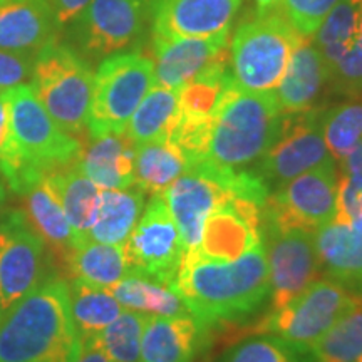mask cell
I'll use <instances>...</instances> for the list:
<instances>
[{"instance_id": "obj_7", "label": "cell", "mask_w": 362, "mask_h": 362, "mask_svg": "<svg viewBox=\"0 0 362 362\" xmlns=\"http://www.w3.org/2000/svg\"><path fill=\"white\" fill-rule=\"evenodd\" d=\"M361 305L359 293L332 279H317L282 309L270 310L255 325V332L282 339L305 354L327 330Z\"/></svg>"}, {"instance_id": "obj_21", "label": "cell", "mask_w": 362, "mask_h": 362, "mask_svg": "<svg viewBox=\"0 0 362 362\" xmlns=\"http://www.w3.org/2000/svg\"><path fill=\"white\" fill-rule=\"evenodd\" d=\"M327 84V66L312 39L304 37L293 49L284 78L274 90L280 111L293 115L312 110Z\"/></svg>"}, {"instance_id": "obj_44", "label": "cell", "mask_w": 362, "mask_h": 362, "mask_svg": "<svg viewBox=\"0 0 362 362\" xmlns=\"http://www.w3.org/2000/svg\"><path fill=\"white\" fill-rule=\"evenodd\" d=\"M7 139H8L7 93H0V161H2L4 153H6Z\"/></svg>"}, {"instance_id": "obj_11", "label": "cell", "mask_w": 362, "mask_h": 362, "mask_svg": "<svg viewBox=\"0 0 362 362\" xmlns=\"http://www.w3.org/2000/svg\"><path fill=\"white\" fill-rule=\"evenodd\" d=\"M322 111L319 107L284 115L282 128L269 151L260 158L257 173L272 192L285 181L334 163L322 134Z\"/></svg>"}, {"instance_id": "obj_45", "label": "cell", "mask_w": 362, "mask_h": 362, "mask_svg": "<svg viewBox=\"0 0 362 362\" xmlns=\"http://www.w3.org/2000/svg\"><path fill=\"white\" fill-rule=\"evenodd\" d=\"M252 4L255 7V13H269L280 11L282 0H252Z\"/></svg>"}, {"instance_id": "obj_20", "label": "cell", "mask_w": 362, "mask_h": 362, "mask_svg": "<svg viewBox=\"0 0 362 362\" xmlns=\"http://www.w3.org/2000/svg\"><path fill=\"white\" fill-rule=\"evenodd\" d=\"M206 325L192 314L149 315L143 330L139 362H193L203 349Z\"/></svg>"}, {"instance_id": "obj_33", "label": "cell", "mask_w": 362, "mask_h": 362, "mask_svg": "<svg viewBox=\"0 0 362 362\" xmlns=\"http://www.w3.org/2000/svg\"><path fill=\"white\" fill-rule=\"evenodd\" d=\"M146 314L124 309L116 320L93 339L111 362L141 361V339L148 320Z\"/></svg>"}, {"instance_id": "obj_48", "label": "cell", "mask_w": 362, "mask_h": 362, "mask_svg": "<svg viewBox=\"0 0 362 362\" xmlns=\"http://www.w3.org/2000/svg\"><path fill=\"white\" fill-rule=\"evenodd\" d=\"M357 362H362V357H361V359H359V361H357Z\"/></svg>"}, {"instance_id": "obj_9", "label": "cell", "mask_w": 362, "mask_h": 362, "mask_svg": "<svg viewBox=\"0 0 362 362\" xmlns=\"http://www.w3.org/2000/svg\"><path fill=\"white\" fill-rule=\"evenodd\" d=\"M336 161L285 181L270 193L264 226L298 228L314 233L336 220L337 214Z\"/></svg>"}, {"instance_id": "obj_3", "label": "cell", "mask_w": 362, "mask_h": 362, "mask_svg": "<svg viewBox=\"0 0 362 362\" xmlns=\"http://www.w3.org/2000/svg\"><path fill=\"white\" fill-rule=\"evenodd\" d=\"M8 139L0 175L8 192L19 194L49 171L72 165L83 143L52 119L30 84L7 90Z\"/></svg>"}, {"instance_id": "obj_38", "label": "cell", "mask_w": 362, "mask_h": 362, "mask_svg": "<svg viewBox=\"0 0 362 362\" xmlns=\"http://www.w3.org/2000/svg\"><path fill=\"white\" fill-rule=\"evenodd\" d=\"M329 84L344 96H362V25L359 37L351 51L330 71Z\"/></svg>"}, {"instance_id": "obj_23", "label": "cell", "mask_w": 362, "mask_h": 362, "mask_svg": "<svg viewBox=\"0 0 362 362\" xmlns=\"http://www.w3.org/2000/svg\"><path fill=\"white\" fill-rule=\"evenodd\" d=\"M19 197L27 221L52 255L66 267L67 259L76 248V238L61 202L45 175L27 187Z\"/></svg>"}, {"instance_id": "obj_47", "label": "cell", "mask_w": 362, "mask_h": 362, "mask_svg": "<svg viewBox=\"0 0 362 362\" xmlns=\"http://www.w3.org/2000/svg\"><path fill=\"white\" fill-rule=\"evenodd\" d=\"M7 2H12V0H0V6H4V4H7Z\"/></svg>"}, {"instance_id": "obj_35", "label": "cell", "mask_w": 362, "mask_h": 362, "mask_svg": "<svg viewBox=\"0 0 362 362\" xmlns=\"http://www.w3.org/2000/svg\"><path fill=\"white\" fill-rule=\"evenodd\" d=\"M315 362H357L362 357V305L327 330L310 349Z\"/></svg>"}, {"instance_id": "obj_43", "label": "cell", "mask_w": 362, "mask_h": 362, "mask_svg": "<svg viewBox=\"0 0 362 362\" xmlns=\"http://www.w3.org/2000/svg\"><path fill=\"white\" fill-rule=\"evenodd\" d=\"M337 163H339V175L362 173V139Z\"/></svg>"}, {"instance_id": "obj_27", "label": "cell", "mask_w": 362, "mask_h": 362, "mask_svg": "<svg viewBox=\"0 0 362 362\" xmlns=\"http://www.w3.org/2000/svg\"><path fill=\"white\" fill-rule=\"evenodd\" d=\"M144 194L136 185L123 189H101L99 211L88 238L124 245L144 210Z\"/></svg>"}, {"instance_id": "obj_12", "label": "cell", "mask_w": 362, "mask_h": 362, "mask_svg": "<svg viewBox=\"0 0 362 362\" xmlns=\"http://www.w3.org/2000/svg\"><path fill=\"white\" fill-rule=\"evenodd\" d=\"M131 270L173 287L185 247L163 193L153 194L124 243Z\"/></svg>"}, {"instance_id": "obj_32", "label": "cell", "mask_w": 362, "mask_h": 362, "mask_svg": "<svg viewBox=\"0 0 362 362\" xmlns=\"http://www.w3.org/2000/svg\"><path fill=\"white\" fill-rule=\"evenodd\" d=\"M67 288L72 322L79 339L94 337L124 310L107 288L94 287L78 279L67 282Z\"/></svg>"}, {"instance_id": "obj_6", "label": "cell", "mask_w": 362, "mask_h": 362, "mask_svg": "<svg viewBox=\"0 0 362 362\" xmlns=\"http://www.w3.org/2000/svg\"><path fill=\"white\" fill-rule=\"evenodd\" d=\"M304 39L280 11L255 13L238 25L230 49L233 83L243 90H275L293 49Z\"/></svg>"}, {"instance_id": "obj_30", "label": "cell", "mask_w": 362, "mask_h": 362, "mask_svg": "<svg viewBox=\"0 0 362 362\" xmlns=\"http://www.w3.org/2000/svg\"><path fill=\"white\" fill-rule=\"evenodd\" d=\"M189 168L187 156L170 139L134 148V185L144 193H163Z\"/></svg>"}, {"instance_id": "obj_42", "label": "cell", "mask_w": 362, "mask_h": 362, "mask_svg": "<svg viewBox=\"0 0 362 362\" xmlns=\"http://www.w3.org/2000/svg\"><path fill=\"white\" fill-rule=\"evenodd\" d=\"M69 362H111V359L93 339H81L79 349Z\"/></svg>"}, {"instance_id": "obj_18", "label": "cell", "mask_w": 362, "mask_h": 362, "mask_svg": "<svg viewBox=\"0 0 362 362\" xmlns=\"http://www.w3.org/2000/svg\"><path fill=\"white\" fill-rule=\"evenodd\" d=\"M228 49V33L214 37H168L153 34L155 86L181 89Z\"/></svg>"}, {"instance_id": "obj_13", "label": "cell", "mask_w": 362, "mask_h": 362, "mask_svg": "<svg viewBox=\"0 0 362 362\" xmlns=\"http://www.w3.org/2000/svg\"><path fill=\"white\" fill-rule=\"evenodd\" d=\"M149 0H90L72 21V35L84 56L106 59L141 37Z\"/></svg>"}, {"instance_id": "obj_29", "label": "cell", "mask_w": 362, "mask_h": 362, "mask_svg": "<svg viewBox=\"0 0 362 362\" xmlns=\"http://www.w3.org/2000/svg\"><path fill=\"white\" fill-rule=\"evenodd\" d=\"M178 89L153 86L131 116L124 134L138 144L168 139L180 119Z\"/></svg>"}, {"instance_id": "obj_19", "label": "cell", "mask_w": 362, "mask_h": 362, "mask_svg": "<svg viewBox=\"0 0 362 362\" xmlns=\"http://www.w3.org/2000/svg\"><path fill=\"white\" fill-rule=\"evenodd\" d=\"M320 270L344 287L362 296V216L332 220L314 235Z\"/></svg>"}, {"instance_id": "obj_46", "label": "cell", "mask_w": 362, "mask_h": 362, "mask_svg": "<svg viewBox=\"0 0 362 362\" xmlns=\"http://www.w3.org/2000/svg\"><path fill=\"white\" fill-rule=\"evenodd\" d=\"M7 193H8L7 183H6V180H4V176L0 175V216H2V215H4V211H6Z\"/></svg>"}, {"instance_id": "obj_34", "label": "cell", "mask_w": 362, "mask_h": 362, "mask_svg": "<svg viewBox=\"0 0 362 362\" xmlns=\"http://www.w3.org/2000/svg\"><path fill=\"white\" fill-rule=\"evenodd\" d=\"M322 134L337 163L362 139V99H351L322 111Z\"/></svg>"}, {"instance_id": "obj_10", "label": "cell", "mask_w": 362, "mask_h": 362, "mask_svg": "<svg viewBox=\"0 0 362 362\" xmlns=\"http://www.w3.org/2000/svg\"><path fill=\"white\" fill-rule=\"evenodd\" d=\"M45 248L22 208L4 211L0 216V314L51 277Z\"/></svg>"}, {"instance_id": "obj_17", "label": "cell", "mask_w": 362, "mask_h": 362, "mask_svg": "<svg viewBox=\"0 0 362 362\" xmlns=\"http://www.w3.org/2000/svg\"><path fill=\"white\" fill-rule=\"evenodd\" d=\"M242 0H149L153 34L214 37L226 34Z\"/></svg>"}, {"instance_id": "obj_26", "label": "cell", "mask_w": 362, "mask_h": 362, "mask_svg": "<svg viewBox=\"0 0 362 362\" xmlns=\"http://www.w3.org/2000/svg\"><path fill=\"white\" fill-rule=\"evenodd\" d=\"M66 269L72 279L110 291L129 274L131 267L124 245L101 243L88 238L72 250L66 262Z\"/></svg>"}, {"instance_id": "obj_1", "label": "cell", "mask_w": 362, "mask_h": 362, "mask_svg": "<svg viewBox=\"0 0 362 362\" xmlns=\"http://www.w3.org/2000/svg\"><path fill=\"white\" fill-rule=\"evenodd\" d=\"M173 288L189 314L206 327L242 319L270 292L265 238L235 260L185 257Z\"/></svg>"}, {"instance_id": "obj_2", "label": "cell", "mask_w": 362, "mask_h": 362, "mask_svg": "<svg viewBox=\"0 0 362 362\" xmlns=\"http://www.w3.org/2000/svg\"><path fill=\"white\" fill-rule=\"evenodd\" d=\"M79 344L67 280L56 275L0 314V362H69Z\"/></svg>"}, {"instance_id": "obj_37", "label": "cell", "mask_w": 362, "mask_h": 362, "mask_svg": "<svg viewBox=\"0 0 362 362\" xmlns=\"http://www.w3.org/2000/svg\"><path fill=\"white\" fill-rule=\"evenodd\" d=\"M339 0H282L280 12L302 37H312Z\"/></svg>"}, {"instance_id": "obj_39", "label": "cell", "mask_w": 362, "mask_h": 362, "mask_svg": "<svg viewBox=\"0 0 362 362\" xmlns=\"http://www.w3.org/2000/svg\"><path fill=\"white\" fill-rule=\"evenodd\" d=\"M35 56L37 54L0 49V93H7L22 84H30Z\"/></svg>"}, {"instance_id": "obj_16", "label": "cell", "mask_w": 362, "mask_h": 362, "mask_svg": "<svg viewBox=\"0 0 362 362\" xmlns=\"http://www.w3.org/2000/svg\"><path fill=\"white\" fill-rule=\"evenodd\" d=\"M226 173L228 168L197 163L163 192L183 240L185 255L197 250L206 218L228 197Z\"/></svg>"}, {"instance_id": "obj_40", "label": "cell", "mask_w": 362, "mask_h": 362, "mask_svg": "<svg viewBox=\"0 0 362 362\" xmlns=\"http://www.w3.org/2000/svg\"><path fill=\"white\" fill-rule=\"evenodd\" d=\"M362 216V173L339 175L336 220L351 221Z\"/></svg>"}, {"instance_id": "obj_25", "label": "cell", "mask_w": 362, "mask_h": 362, "mask_svg": "<svg viewBox=\"0 0 362 362\" xmlns=\"http://www.w3.org/2000/svg\"><path fill=\"white\" fill-rule=\"evenodd\" d=\"M45 178L61 202L78 247L81 242L88 240L90 228L96 221L101 203V188L76 166V161L49 171L45 173Z\"/></svg>"}, {"instance_id": "obj_22", "label": "cell", "mask_w": 362, "mask_h": 362, "mask_svg": "<svg viewBox=\"0 0 362 362\" xmlns=\"http://www.w3.org/2000/svg\"><path fill=\"white\" fill-rule=\"evenodd\" d=\"M57 29L45 0H12L0 6V49L37 54L56 40Z\"/></svg>"}, {"instance_id": "obj_24", "label": "cell", "mask_w": 362, "mask_h": 362, "mask_svg": "<svg viewBox=\"0 0 362 362\" xmlns=\"http://www.w3.org/2000/svg\"><path fill=\"white\" fill-rule=\"evenodd\" d=\"M134 148L124 133L89 138L76 166L101 189L129 188L134 185Z\"/></svg>"}, {"instance_id": "obj_31", "label": "cell", "mask_w": 362, "mask_h": 362, "mask_svg": "<svg viewBox=\"0 0 362 362\" xmlns=\"http://www.w3.org/2000/svg\"><path fill=\"white\" fill-rule=\"evenodd\" d=\"M362 25V0H339L312 35L329 74L351 51L359 37Z\"/></svg>"}, {"instance_id": "obj_4", "label": "cell", "mask_w": 362, "mask_h": 362, "mask_svg": "<svg viewBox=\"0 0 362 362\" xmlns=\"http://www.w3.org/2000/svg\"><path fill=\"white\" fill-rule=\"evenodd\" d=\"M282 119L274 90L253 93L233 84L211 117L203 161L228 170L259 161L277 139Z\"/></svg>"}, {"instance_id": "obj_14", "label": "cell", "mask_w": 362, "mask_h": 362, "mask_svg": "<svg viewBox=\"0 0 362 362\" xmlns=\"http://www.w3.org/2000/svg\"><path fill=\"white\" fill-rule=\"evenodd\" d=\"M269 264L270 310H279L302 293L320 275L314 233L298 228L264 226Z\"/></svg>"}, {"instance_id": "obj_15", "label": "cell", "mask_w": 362, "mask_h": 362, "mask_svg": "<svg viewBox=\"0 0 362 362\" xmlns=\"http://www.w3.org/2000/svg\"><path fill=\"white\" fill-rule=\"evenodd\" d=\"M265 203L228 194L205 221L197 250L185 257L228 262L264 240Z\"/></svg>"}, {"instance_id": "obj_8", "label": "cell", "mask_w": 362, "mask_h": 362, "mask_svg": "<svg viewBox=\"0 0 362 362\" xmlns=\"http://www.w3.org/2000/svg\"><path fill=\"white\" fill-rule=\"evenodd\" d=\"M155 86L153 59L138 51L112 54L99 64L94 74L88 133L89 138L123 134L128 123Z\"/></svg>"}, {"instance_id": "obj_28", "label": "cell", "mask_w": 362, "mask_h": 362, "mask_svg": "<svg viewBox=\"0 0 362 362\" xmlns=\"http://www.w3.org/2000/svg\"><path fill=\"white\" fill-rule=\"evenodd\" d=\"M110 291L124 309L158 317L189 314L183 298L173 287L158 282L139 272L129 270V274Z\"/></svg>"}, {"instance_id": "obj_41", "label": "cell", "mask_w": 362, "mask_h": 362, "mask_svg": "<svg viewBox=\"0 0 362 362\" xmlns=\"http://www.w3.org/2000/svg\"><path fill=\"white\" fill-rule=\"evenodd\" d=\"M45 2L51 7L54 17L57 21V25L62 27L74 21L84 11L90 0H45Z\"/></svg>"}, {"instance_id": "obj_36", "label": "cell", "mask_w": 362, "mask_h": 362, "mask_svg": "<svg viewBox=\"0 0 362 362\" xmlns=\"http://www.w3.org/2000/svg\"><path fill=\"white\" fill-rule=\"evenodd\" d=\"M302 354L282 339L259 334L233 346L221 362H304Z\"/></svg>"}, {"instance_id": "obj_5", "label": "cell", "mask_w": 362, "mask_h": 362, "mask_svg": "<svg viewBox=\"0 0 362 362\" xmlns=\"http://www.w3.org/2000/svg\"><path fill=\"white\" fill-rule=\"evenodd\" d=\"M94 72L83 54L52 40L37 52L30 88L52 119L78 138L88 129Z\"/></svg>"}]
</instances>
